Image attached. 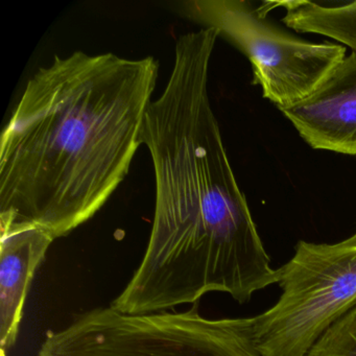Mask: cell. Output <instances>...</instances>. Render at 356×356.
Masks as SVG:
<instances>
[{
	"label": "cell",
	"instance_id": "ba28073f",
	"mask_svg": "<svg viewBox=\"0 0 356 356\" xmlns=\"http://www.w3.org/2000/svg\"><path fill=\"white\" fill-rule=\"evenodd\" d=\"M305 356H356V306L327 327Z\"/></svg>",
	"mask_w": 356,
	"mask_h": 356
},
{
	"label": "cell",
	"instance_id": "6da1fadb",
	"mask_svg": "<svg viewBox=\"0 0 356 356\" xmlns=\"http://www.w3.org/2000/svg\"><path fill=\"white\" fill-rule=\"evenodd\" d=\"M218 31L181 35L141 140L152 156L155 211L145 256L111 302L129 314L166 312L212 291L247 303L278 283L222 141L209 97Z\"/></svg>",
	"mask_w": 356,
	"mask_h": 356
},
{
	"label": "cell",
	"instance_id": "52a82bcc",
	"mask_svg": "<svg viewBox=\"0 0 356 356\" xmlns=\"http://www.w3.org/2000/svg\"><path fill=\"white\" fill-rule=\"evenodd\" d=\"M54 241L49 232L34 225L1 227L0 350L3 351H9L17 341L31 283Z\"/></svg>",
	"mask_w": 356,
	"mask_h": 356
},
{
	"label": "cell",
	"instance_id": "9c48e42d",
	"mask_svg": "<svg viewBox=\"0 0 356 356\" xmlns=\"http://www.w3.org/2000/svg\"><path fill=\"white\" fill-rule=\"evenodd\" d=\"M0 356H7V352L3 351V350H0Z\"/></svg>",
	"mask_w": 356,
	"mask_h": 356
},
{
	"label": "cell",
	"instance_id": "8992f818",
	"mask_svg": "<svg viewBox=\"0 0 356 356\" xmlns=\"http://www.w3.org/2000/svg\"><path fill=\"white\" fill-rule=\"evenodd\" d=\"M262 6L266 13L281 8L283 24L296 32L328 37L350 49L314 95L281 112L312 149L356 156V0H289Z\"/></svg>",
	"mask_w": 356,
	"mask_h": 356
},
{
	"label": "cell",
	"instance_id": "277c9868",
	"mask_svg": "<svg viewBox=\"0 0 356 356\" xmlns=\"http://www.w3.org/2000/svg\"><path fill=\"white\" fill-rule=\"evenodd\" d=\"M280 298L252 316L262 356H305L339 316L356 306V233L335 243L300 241L278 268Z\"/></svg>",
	"mask_w": 356,
	"mask_h": 356
},
{
	"label": "cell",
	"instance_id": "5b68a950",
	"mask_svg": "<svg viewBox=\"0 0 356 356\" xmlns=\"http://www.w3.org/2000/svg\"><path fill=\"white\" fill-rule=\"evenodd\" d=\"M181 10L249 59L254 84L280 111L314 95L347 56L339 43L309 42L285 32L249 1L191 0Z\"/></svg>",
	"mask_w": 356,
	"mask_h": 356
},
{
	"label": "cell",
	"instance_id": "7a4b0ae2",
	"mask_svg": "<svg viewBox=\"0 0 356 356\" xmlns=\"http://www.w3.org/2000/svg\"><path fill=\"white\" fill-rule=\"evenodd\" d=\"M154 57L74 51L28 81L0 139V227L61 238L92 218L130 172L157 86Z\"/></svg>",
	"mask_w": 356,
	"mask_h": 356
},
{
	"label": "cell",
	"instance_id": "3957f363",
	"mask_svg": "<svg viewBox=\"0 0 356 356\" xmlns=\"http://www.w3.org/2000/svg\"><path fill=\"white\" fill-rule=\"evenodd\" d=\"M37 356H262L251 318H208L199 302L183 312L129 314L101 306L47 333Z\"/></svg>",
	"mask_w": 356,
	"mask_h": 356
}]
</instances>
